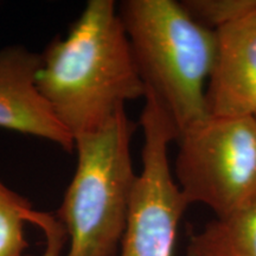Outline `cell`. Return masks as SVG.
Masks as SVG:
<instances>
[{
  "label": "cell",
  "mask_w": 256,
  "mask_h": 256,
  "mask_svg": "<svg viewBox=\"0 0 256 256\" xmlns=\"http://www.w3.org/2000/svg\"><path fill=\"white\" fill-rule=\"evenodd\" d=\"M140 115L142 170L136 177L119 256H174L179 222L190 206L171 172L174 124L150 94Z\"/></svg>",
  "instance_id": "5b68a950"
},
{
  "label": "cell",
  "mask_w": 256,
  "mask_h": 256,
  "mask_svg": "<svg viewBox=\"0 0 256 256\" xmlns=\"http://www.w3.org/2000/svg\"><path fill=\"white\" fill-rule=\"evenodd\" d=\"M36 83L74 140L104 126L127 102L145 98L113 0H89L66 36L50 42Z\"/></svg>",
  "instance_id": "6da1fadb"
},
{
  "label": "cell",
  "mask_w": 256,
  "mask_h": 256,
  "mask_svg": "<svg viewBox=\"0 0 256 256\" xmlns=\"http://www.w3.org/2000/svg\"><path fill=\"white\" fill-rule=\"evenodd\" d=\"M28 222L38 226L46 238V248L42 256H60L66 236V229L60 220L50 214L34 210Z\"/></svg>",
  "instance_id": "8fae6325"
},
{
  "label": "cell",
  "mask_w": 256,
  "mask_h": 256,
  "mask_svg": "<svg viewBox=\"0 0 256 256\" xmlns=\"http://www.w3.org/2000/svg\"><path fill=\"white\" fill-rule=\"evenodd\" d=\"M118 10L146 94L178 138L210 116L206 82L215 63L216 31L197 23L174 0H124Z\"/></svg>",
  "instance_id": "7a4b0ae2"
},
{
  "label": "cell",
  "mask_w": 256,
  "mask_h": 256,
  "mask_svg": "<svg viewBox=\"0 0 256 256\" xmlns=\"http://www.w3.org/2000/svg\"><path fill=\"white\" fill-rule=\"evenodd\" d=\"M188 256H256V198L191 234Z\"/></svg>",
  "instance_id": "ba28073f"
},
{
  "label": "cell",
  "mask_w": 256,
  "mask_h": 256,
  "mask_svg": "<svg viewBox=\"0 0 256 256\" xmlns=\"http://www.w3.org/2000/svg\"><path fill=\"white\" fill-rule=\"evenodd\" d=\"M34 212L30 203L0 180V256H22L28 248L24 224Z\"/></svg>",
  "instance_id": "9c48e42d"
},
{
  "label": "cell",
  "mask_w": 256,
  "mask_h": 256,
  "mask_svg": "<svg viewBox=\"0 0 256 256\" xmlns=\"http://www.w3.org/2000/svg\"><path fill=\"white\" fill-rule=\"evenodd\" d=\"M191 18L212 31L256 12V0H183Z\"/></svg>",
  "instance_id": "30bf717a"
},
{
  "label": "cell",
  "mask_w": 256,
  "mask_h": 256,
  "mask_svg": "<svg viewBox=\"0 0 256 256\" xmlns=\"http://www.w3.org/2000/svg\"><path fill=\"white\" fill-rule=\"evenodd\" d=\"M252 115L256 118V107H255V110H254V113H252Z\"/></svg>",
  "instance_id": "7c38bea8"
},
{
  "label": "cell",
  "mask_w": 256,
  "mask_h": 256,
  "mask_svg": "<svg viewBox=\"0 0 256 256\" xmlns=\"http://www.w3.org/2000/svg\"><path fill=\"white\" fill-rule=\"evenodd\" d=\"M134 124L121 110L94 132L75 138L78 166L58 216L69 238L66 256H115L120 249L138 174Z\"/></svg>",
  "instance_id": "3957f363"
},
{
  "label": "cell",
  "mask_w": 256,
  "mask_h": 256,
  "mask_svg": "<svg viewBox=\"0 0 256 256\" xmlns=\"http://www.w3.org/2000/svg\"><path fill=\"white\" fill-rule=\"evenodd\" d=\"M40 64V54L24 46L0 49V128L40 138L72 152L74 138L37 88Z\"/></svg>",
  "instance_id": "8992f818"
},
{
  "label": "cell",
  "mask_w": 256,
  "mask_h": 256,
  "mask_svg": "<svg viewBox=\"0 0 256 256\" xmlns=\"http://www.w3.org/2000/svg\"><path fill=\"white\" fill-rule=\"evenodd\" d=\"M211 116L252 115L256 107V12L216 31V57L206 89Z\"/></svg>",
  "instance_id": "52a82bcc"
},
{
  "label": "cell",
  "mask_w": 256,
  "mask_h": 256,
  "mask_svg": "<svg viewBox=\"0 0 256 256\" xmlns=\"http://www.w3.org/2000/svg\"><path fill=\"white\" fill-rule=\"evenodd\" d=\"M174 179L188 204L223 217L256 198V118H206L177 138Z\"/></svg>",
  "instance_id": "277c9868"
}]
</instances>
